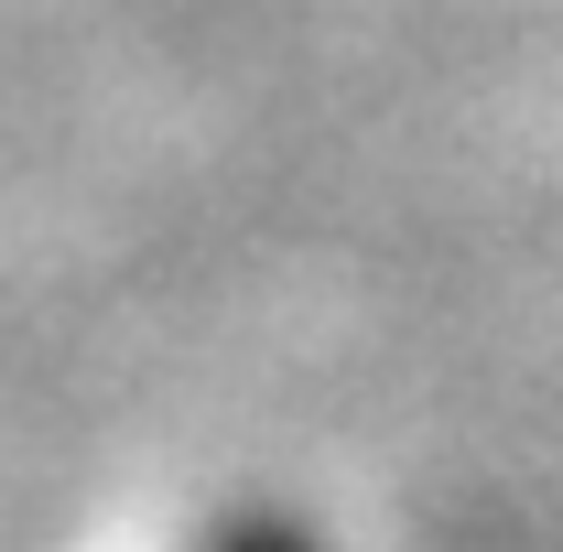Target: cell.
<instances>
[{"label":"cell","mask_w":563,"mask_h":552,"mask_svg":"<svg viewBox=\"0 0 563 552\" xmlns=\"http://www.w3.org/2000/svg\"><path fill=\"white\" fill-rule=\"evenodd\" d=\"M207 552H325L303 520H282V509H250V520H228V531H207Z\"/></svg>","instance_id":"6da1fadb"}]
</instances>
